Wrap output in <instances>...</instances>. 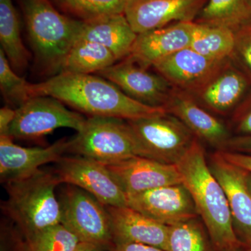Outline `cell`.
<instances>
[{"label":"cell","instance_id":"15","mask_svg":"<svg viewBox=\"0 0 251 251\" xmlns=\"http://www.w3.org/2000/svg\"><path fill=\"white\" fill-rule=\"evenodd\" d=\"M13 140L0 136V181L3 184L27 177L47 163H57L69 148L66 138L46 148H23Z\"/></svg>","mask_w":251,"mask_h":251},{"label":"cell","instance_id":"13","mask_svg":"<svg viewBox=\"0 0 251 251\" xmlns=\"http://www.w3.org/2000/svg\"><path fill=\"white\" fill-rule=\"evenodd\" d=\"M127 206L168 226L198 216L193 198L182 183L127 196Z\"/></svg>","mask_w":251,"mask_h":251},{"label":"cell","instance_id":"37","mask_svg":"<svg viewBox=\"0 0 251 251\" xmlns=\"http://www.w3.org/2000/svg\"><path fill=\"white\" fill-rule=\"evenodd\" d=\"M73 251H108L103 248L87 242H79L77 247Z\"/></svg>","mask_w":251,"mask_h":251},{"label":"cell","instance_id":"9","mask_svg":"<svg viewBox=\"0 0 251 251\" xmlns=\"http://www.w3.org/2000/svg\"><path fill=\"white\" fill-rule=\"evenodd\" d=\"M56 163L60 184L77 186L104 206H127L126 195L105 165L78 155L64 156Z\"/></svg>","mask_w":251,"mask_h":251},{"label":"cell","instance_id":"23","mask_svg":"<svg viewBox=\"0 0 251 251\" xmlns=\"http://www.w3.org/2000/svg\"><path fill=\"white\" fill-rule=\"evenodd\" d=\"M194 22L236 31L251 24L249 0H208Z\"/></svg>","mask_w":251,"mask_h":251},{"label":"cell","instance_id":"33","mask_svg":"<svg viewBox=\"0 0 251 251\" xmlns=\"http://www.w3.org/2000/svg\"><path fill=\"white\" fill-rule=\"evenodd\" d=\"M224 150L251 155V135L231 137Z\"/></svg>","mask_w":251,"mask_h":251},{"label":"cell","instance_id":"34","mask_svg":"<svg viewBox=\"0 0 251 251\" xmlns=\"http://www.w3.org/2000/svg\"><path fill=\"white\" fill-rule=\"evenodd\" d=\"M221 155L227 161L240 167L249 173H251V155L234 152L227 150H219Z\"/></svg>","mask_w":251,"mask_h":251},{"label":"cell","instance_id":"12","mask_svg":"<svg viewBox=\"0 0 251 251\" xmlns=\"http://www.w3.org/2000/svg\"><path fill=\"white\" fill-rule=\"evenodd\" d=\"M208 163L226 193L238 239L246 247H251V192L248 172L227 161L219 150L211 155Z\"/></svg>","mask_w":251,"mask_h":251},{"label":"cell","instance_id":"17","mask_svg":"<svg viewBox=\"0 0 251 251\" xmlns=\"http://www.w3.org/2000/svg\"><path fill=\"white\" fill-rule=\"evenodd\" d=\"M106 166L126 197L153 188L182 183L176 165L161 163L145 157L135 156Z\"/></svg>","mask_w":251,"mask_h":251},{"label":"cell","instance_id":"16","mask_svg":"<svg viewBox=\"0 0 251 251\" xmlns=\"http://www.w3.org/2000/svg\"><path fill=\"white\" fill-rule=\"evenodd\" d=\"M164 108L168 113L179 119L198 140L217 150H226L232 137L229 128L191 94L174 89Z\"/></svg>","mask_w":251,"mask_h":251},{"label":"cell","instance_id":"30","mask_svg":"<svg viewBox=\"0 0 251 251\" xmlns=\"http://www.w3.org/2000/svg\"><path fill=\"white\" fill-rule=\"evenodd\" d=\"M235 40L230 59L251 80V24L234 31Z\"/></svg>","mask_w":251,"mask_h":251},{"label":"cell","instance_id":"5","mask_svg":"<svg viewBox=\"0 0 251 251\" xmlns=\"http://www.w3.org/2000/svg\"><path fill=\"white\" fill-rule=\"evenodd\" d=\"M67 153L108 166L137 156V149L126 120L91 117L76 135L69 140Z\"/></svg>","mask_w":251,"mask_h":251},{"label":"cell","instance_id":"4","mask_svg":"<svg viewBox=\"0 0 251 251\" xmlns=\"http://www.w3.org/2000/svg\"><path fill=\"white\" fill-rule=\"evenodd\" d=\"M22 7L38 65L43 72L57 75L78 40L82 21L61 14L49 0H22Z\"/></svg>","mask_w":251,"mask_h":251},{"label":"cell","instance_id":"10","mask_svg":"<svg viewBox=\"0 0 251 251\" xmlns=\"http://www.w3.org/2000/svg\"><path fill=\"white\" fill-rule=\"evenodd\" d=\"M99 74L130 98L154 108H164L174 90L159 74L149 72L130 57Z\"/></svg>","mask_w":251,"mask_h":251},{"label":"cell","instance_id":"35","mask_svg":"<svg viewBox=\"0 0 251 251\" xmlns=\"http://www.w3.org/2000/svg\"><path fill=\"white\" fill-rule=\"evenodd\" d=\"M16 115V109L9 105L0 110V136H9V129Z\"/></svg>","mask_w":251,"mask_h":251},{"label":"cell","instance_id":"29","mask_svg":"<svg viewBox=\"0 0 251 251\" xmlns=\"http://www.w3.org/2000/svg\"><path fill=\"white\" fill-rule=\"evenodd\" d=\"M29 85V82L18 76L13 70L4 51L0 49V87L3 97L10 107L18 108L30 99Z\"/></svg>","mask_w":251,"mask_h":251},{"label":"cell","instance_id":"27","mask_svg":"<svg viewBox=\"0 0 251 251\" xmlns=\"http://www.w3.org/2000/svg\"><path fill=\"white\" fill-rule=\"evenodd\" d=\"M130 0H57L71 14L88 21L105 16L125 14Z\"/></svg>","mask_w":251,"mask_h":251},{"label":"cell","instance_id":"21","mask_svg":"<svg viewBox=\"0 0 251 251\" xmlns=\"http://www.w3.org/2000/svg\"><path fill=\"white\" fill-rule=\"evenodd\" d=\"M137 37L125 14H120L82 21L78 39L105 46L120 60L129 57Z\"/></svg>","mask_w":251,"mask_h":251},{"label":"cell","instance_id":"31","mask_svg":"<svg viewBox=\"0 0 251 251\" xmlns=\"http://www.w3.org/2000/svg\"><path fill=\"white\" fill-rule=\"evenodd\" d=\"M0 251H27L25 238L16 225L8 218L1 221Z\"/></svg>","mask_w":251,"mask_h":251},{"label":"cell","instance_id":"38","mask_svg":"<svg viewBox=\"0 0 251 251\" xmlns=\"http://www.w3.org/2000/svg\"><path fill=\"white\" fill-rule=\"evenodd\" d=\"M247 183L251 192V173H249V172H248L247 173Z\"/></svg>","mask_w":251,"mask_h":251},{"label":"cell","instance_id":"6","mask_svg":"<svg viewBox=\"0 0 251 251\" xmlns=\"http://www.w3.org/2000/svg\"><path fill=\"white\" fill-rule=\"evenodd\" d=\"M61 224L81 242L110 251L115 247L111 220L106 206L87 191L66 184L58 196Z\"/></svg>","mask_w":251,"mask_h":251},{"label":"cell","instance_id":"40","mask_svg":"<svg viewBox=\"0 0 251 251\" xmlns=\"http://www.w3.org/2000/svg\"><path fill=\"white\" fill-rule=\"evenodd\" d=\"M249 1H250V4H251V0H249Z\"/></svg>","mask_w":251,"mask_h":251},{"label":"cell","instance_id":"32","mask_svg":"<svg viewBox=\"0 0 251 251\" xmlns=\"http://www.w3.org/2000/svg\"><path fill=\"white\" fill-rule=\"evenodd\" d=\"M230 124L235 135H251V92L232 112Z\"/></svg>","mask_w":251,"mask_h":251},{"label":"cell","instance_id":"39","mask_svg":"<svg viewBox=\"0 0 251 251\" xmlns=\"http://www.w3.org/2000/svg\"><path fill=\"white\" fill-rule=\"evenodd\" d=\"M232 251H251V247H244Z\"/></svg>","mask_w":251,"mask_h":251},{"label":"cell","instance_id":"36","mask_svg":"<svg viewBox=\"0 0 251 251\" xmlns=\"http://www.w3.org/2000/svg\"><path fill=\"white\" fill-rule=\"evenodd\" d=\"M110 251H165L152 246L138 243H122L115 244V247Z\"/></svg>","mask_w":251,"mask_h":251},{"label":"cell","instance_id":"3","mask_svg":"<svg viewBox=\"0 0 251 251\" xmlns=\"http://www.w3.org/2000/svg\"><path fill=\"white\" fill-rule=\"evenodd\" d=\"M60 184L54 172L34 174L5 184L7 199L1 209L21 231L26 240L61 224V209L55 190Z\"/></svg>","mask_w":251,"mask_h":251},{"label":"cell","instance_id":"18","mask_svg":"<svg viewBox=\"0 0 251 251\" xmlns=\"http://www.w3.org/2000/svg\"><path fill=\"white\" fill-rule=\"evenodd\" d=\"M226 60L208 58L189 47L152 67L173 88L191 94L204 85Z\"/></svg>","mask_w":251,"mask_h":251},{"label":"cell","instance_id":"2","mask_svg":"<svg viewBox=\"0 0 251 251\" xmlns=\"http://www.w3.org/2000/svg\"><path fill=\"white\" fill-rule=\"evenodd\" d=\"M175 165L214 249L232 251L246 247L238 239L224 188L211 171L205 151L197 138Z\"/></svg>","mask_w":251,"mask_h":251},{"label":"cell","instance_id":"20","mask_svg":"<svg viewBox=\"0 0 251 251\" xmlns=\"http://www.w3.org/2000/svg\"><path fill=\"white\" fill-rule=\"evenodd\" d=\"M106 206L111 220L114 243H138L165 251L168 227L128 206Z\"/></svg>","mask_w":251,"mask_h":251},{"label":"cell","instance_id":"1","mask_svg":"<svg viewBox=\"0 0 251 251\" xmlns=\"http://www.w3.org/2000/svg\"><path fill=\"white\" fill-rule=\"evenodd\" d=\"M31 97L46 96L88 114L135 120L167 113L164 108H154L137 101L115 84L91 74L59 73L39 83L31 84Z\"/></svg>","mask_w":251,"mask_h":251},{"label":"cell","instance_id":"22","mask_svg":"<svg viewBox=\"0 0 251 251\" xmlns=\"http://www.w3.org/2000/svg\"><path fill=\"white\" fill-rule=\"evenodd\" d=\"M115 54L105 46L78 39L69 50L60 73L91 74L100 72L116 64Z\"/></svg>","mask_w":251,"mask_h":251},{"label":"cell","instance_id":"26","mask_svg":"<svg viewBox=\"0 0 251 251\" xmlns=\"http://www.w3.org/2000/svg\"><path fill=\"white\" fill-rule=\"evenodd\" d=\"M165 251H212L205 232L197 218L168 227Z\"/></svg>","mask_w":251,"mask_h":251},{"label":"cell","instance_id":"14","mask_svg":"<svg viewBox=\"0 0 251 251\" xmlns=\"http://www.w3.org/2000/svg\"><path fill=\"white\" fill-rule=\"evenodd\" d=\"M208 0H130L125 16L137 34L171 23L193 22Z\"/></svg>","mask_w":251,"mask_h":251},{"label":"cell","instance_id":"24","mask_svg":"<svg viewBox=\"0 0 251 251\" xmlns=\"http://www.w3.org/2000/svg\"><path fill=\"white\" fill-rule=\"evenodd\" d=\"M0 41L11 67L18 71L27 67L29 53L23 44L12 0H0Z\"/></svg>","mask_w":251,"mask_h":251},{"label":"cell","instance_id":"28","mask_svg":"<svg viewBox=\"0 0 251 251\" xmlns=\"http://www.w3.org/2000/svg\"><path fill=\"white\" fill-rule=\"evenodd\" d=\"M27 251H73L80 241L59 224L27 239Z\"/></svg>","mask_w":251,"mask_h":251},{"label":"cell","instance_id":"7","mask_svg":"<svg viewBox=\"0 0 251 251\" xmlns=\"http://www.w3.org/2000/svg\"><path fill=\"white\" fill-rule=\"evenodd\" d=\"M126 122L134 137L137 156L161 163L176 164L196 138L168 112Z\"/></svg>","mask_w":251,"mask_h":251},{"label":"cell","instance_id":"11","mask_svg":"<svg viewBox=\"0 0 251 251\" xmlns=\"http://www.w3.org/2000/svg\"><path fill=\"white\" fill-rule=\"evenodd\" d=\"M251 92V79L229 58L191 95L211 113L226 115L232 113Z\"/></svg>","mask_w":251,"mask_h":251},{"label":"cell","instance_id":"25","mask_svg":"<svg viewBox=\"0 0 251 251\" xmlns=\"http://www.w3.org/2000/svg\"><path fill=\"white\" fill-rule=\"evenodd\" d=\"M234 40L232 29L195 22L190 48L208 58L225 60L232 56Z\"/></svg>","mask_w":251,"mask_h":251},{"label":"cell","instance_id":"8","mask_svg":"<svg viewBox=\"0 0 251 251\" xmlns=\"http://www.w3.org/2000/svg\"><path fill=\"white\" fill-rule=\"evenodd\" d=\"M85 121L80 113L69 110L58 99L37 96L16 109L9 136L13 139H37L59 128H72L77 132Z\"/></svg>","mask_w":251,"mask_h":251},{"label":"cell","instance_id":"19","mask_svg":"<svg viewBox=\"0 0 251 251\" xmlns=\"http://www.w3.org/2000/svg\"><path fill=\"white\" fill-rule=\"evenodd\" d=\"M194 25V21L175 23L138 34L128 57L143 67H152L162 59L189 48Z\"/></svg>","mask_w":251,"mask_h":251}]
</instances>
